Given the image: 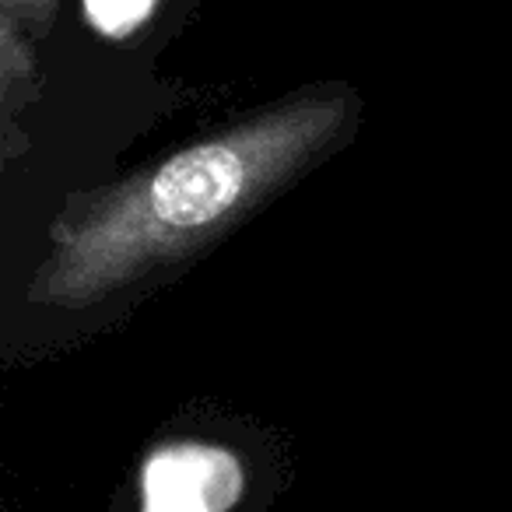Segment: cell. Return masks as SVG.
I'll return each mask as SVG.
<instances>
[{
  "mask_svg": "<svg viewBox=\"0 0 512 512\" xmlns=\"http://www.w3.org/2000/svg\"><path fill=\"white\" fill-rule=\"evenodd\" d=\"M341 116V102H306L165 158L67 235L39 274V295L64 306L95 302L193 249L306 162Z\"/></svg>",
  "mask_w": 512,
  "mask_h": 512,
  "instance_id": "cell-1",
  "label": "cell"
},
{
  "mask_svg": "<svg viewBox=\"0 0 512 512\" xmlns=\"http://www.w3.org/2000/svg\"><path fill=\"white\" fill-rule=\"evenodd\" d=\"M242 495L235 453L207 442H172L148 456L141 474L144 512H228Z\"/></svg>",
  "mask_w": 512,
  "mask_h": 512,
  "instance_id": "cell-2",
  "label": "cell"
},
{
  "mask_svg": "<svg viewBox=\"0 0 512 512\" xmlns=\"http://www.w3.org/2000/svg\"><path fill=\"white\" fill-rule=\"evenodd\" d=\"M158 11V0H81V15L88 29L102 39H130L151 22Z\"/></svg>",
  "mask_w": 512,
  "mask_h": 512,
  "instance_id": "cell-3",
  "label": "cell"
}]
</instances>
